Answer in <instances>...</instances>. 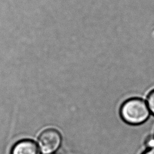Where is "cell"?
Masks as SVG:
<instances>
[{"instance_id":"cell-1","label":"cell","mask_w":154,"mask_h":154,"mask_svg":"<svg viewBox=\"0 0 154 154\" xmlns=\"http://www.w3.org/2000/svg\"><path fill=\"white\" fill-rule=\"evenodd\" d=\"M119 114L122 120L131 126H140L146 123L151 116L146 102L141 97L126 99L121 105Z\"/></svg>"},{"instance_id":"cell-2","label":"cell","mask_w":154,"mask_h":154,"mask_svg":"<svg viewBox=\"0 0 154 154\" xmlns=\"http://www.w3.org/2000/svg\"><path fill=\"white\" fill-rule=\"evenodd\" d=\"M61 143L60 133L55 129H46L39 135L37 145L40 152L44 154H51L55 152Z\"/></svg>"},{"instance_id":"cell-3","label":"cell","mask_w":154,"mask_h":154,"mask_svg":"<svg viewBox=\"0 0 154 154\" xmlns=\"http://www.w3.org/2000/svg\"><path fill=\"white\" fill-rule=\"evenodd\" d=\"M11 154H40V150L35 141L23 140L14 145Z\"/></svg>"},{"instance_id":"cell-4","label":"cell","mask_w":154,"mask_h":154,"mask_svg":"<svg viewBox=\"0 0 154 154\" xmlns=\"http://www.w3.org/2000/svg\"><path fill=\"white\" fill-rule=\"evenodd\" d=\"M146 102L150 114L154 117V90L149 92Z\"/></svg>"},{"instance_id":"cell-5","label":"cell","mask_w":154,"mask_h":154,"mask_svg":"<svg viewBox=\"0 0 154 154\" xmlns=\"http://www.w3.org/2000/svg\"><path fill=\"white\" fill-rule=\"evenodd\" d=\"M140 154H154V146L147 147Z\"/></svg>"},{"instance_id":"cell-6","label":"cell","mask_w":154,"mask_h":154,"mask_svg":"<svg viewBox=\"0 0 154 154\" xmlns=\"http://www.w3.org/2000/svg\"><path fill=\"white\" fill-rule=\"evenodd\" d=\"M153 138H154V135H153Z\"/></svg>"}]
</instances>
